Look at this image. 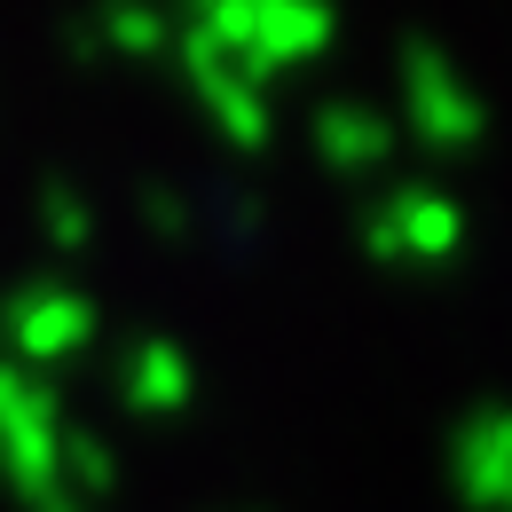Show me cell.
Segmentation results:
<instances>
[{"label": "cell", "instance_id": "6da1fadb", "mask_svg": "<svg viewBox=\"0 0 512 512\" xmlns=\"http://www.w3.org/2000/svg\"><path fill=\"white\" fill-rule=\"evenodd\" d=\"M410 111H418V134H442V142H465V134L481 127V103L457 87V71L449 64H410Z\"/></svg>", "mask_w": 512, "mask_h": 512}, {"label": "cell", "instance_id": "7a4b0ae2", "mask_svg": "<svg viewBox=\"0 0 512 512\" xmlns=\"http://www.w3.org/2000/svg\"><path fill=\"white\" fill-rule=\"evenodd\" d=\"M8 331H16V347H32V355H64V347L87 339V308H79L71 292H24L16 316H8Z\"/></svg>", "mask_w": 512, "mask_h": 512}, {"label": "cell", "instance_id": "3957f363", "mask_svg": "<svg viewBox=\"0 0 512 512\" xmlns=\"http://www.w3.org/2000/svg\"><path fill=\"white\" fill-rule=\"evenodd\" d=\"M394 229L410 237V260H442V253H449V237H457L449 205H434V197H418V190L394 197V205L379 213V237H394Z\"/></svg>", "mask_w": 512, "mask_h": 512}, {"label": "cell", "instance_id": "277c9868", "mask_svg": "<svg viewBox=\"0 0 512 512\" xmlns=\"http://www.w3.org/2000/svg\"><path fill=\"white\" fill-rule=\"evenodd\" d=\"M142 410H166V402H182L190 394V371H182V355L174 347H142L134 355V386H127Z\"/></svg>", "mask_w": 512, "mask_h": 512}, {"label": "cell", "instance_id": "5b68a950", "mask_svg": "<svg viewBox=\"0 0 512 512\" xmlns=\"http://www.w3.org/2000/svg\"><path fill=\"white\" fill-rule=\"evenodd\" d=\"M323 150H331L339 166H355L363 150L379 158V119H363V111H331V134H323Z\"/></svg>", "mask_w": 512, "mask_h": 512}]
</instances>
